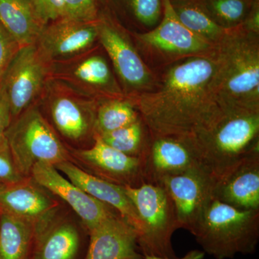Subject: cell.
Wrapping results in <instances>:
<instances>
[{"mask_svg":"<svg viewBox=\"0 0 259 259\" xmlns=\"http://www.w3.org/2000/svg\"><path fill=\"white\" fill-rule=\"evenodd\" d=\"M214 69V51L187 58L158 72L152 91L129 98L150 136L190 139L221 117L225 110L213 92Z\"/></svg>","mask_w":259,"mask_h":259,"instance_id":"1","label":"cell"},{"mask_svg":"<svg viewBox=\"0 0 259 259\" xmlns=\"http://www.w3.org/2000/svg\"><path fill=\"white\" fill-rule=\"evenodd\" d=\"M212 88L223 110H259V35L227 30L214 46Z\"/></svg>","mask_w":259,"mask_h":259,"instance_id":"2","label":"cell"},{"mask_svg":"<svg viewBox=\"0 0 259 259\" xmlns=\"http://www.w3.org/2000/svg\"><path fill=\"white\" fill-rule=\"evenodd\" d=\"M190 140L199 168L216 182L259 152V110L227 109Z\"/></svg>","mask_w":259,"mask_h":259,"instance_id":"3","label":"cell"},{"mask_svg":"<svg viewBox=\"0 0 259 259\" xmlns=\"http://www.w3.org/2000/svg\"><path fill=\"white\" fill-rule=\"evenodd\" d=\"M192 235L215 259L253 254L259 241V210H243L212 196Z\"/></svg>","mask_w":259,"mask_h":259,"instance_id":"4","label":"cell"},{"mask_svg":"<svg viewBox=\"0 0 259 259\" xmlns=\"http://www.w3.org/2000/svg\"><path fill=\"white\" fill-rule=\"evenodd\" d=\"M99 102L49 79L37 105L66 148L81 150L95 142Z\"/></svg>","mask_w":259,"mask_h":259,"instance_id":"5","label":"cell"},{"mask_svg":"<svg viewBox=\"0 0 259 259\" xmlns=\"http://www.w3.org/2000/svg\"><path fill=\"white\" fill-rule=\"evenodd\" d=\"M161 1L163 16L154 28L143 33L130 32L140 55L156 74L187 58L211 54L215 46L186 28L170 0Z\"/></svg>","mask_w":259,"mask_h":259,"instance_id":"6","label":"cell"},{"mask_svg":"<svg viewBox=\"0 0 259 259\" xmlns=\"http://www.w3.org/2000/svg\"><path fill=\"white\" fill-rule=\"evenodd\" d=\"M6 139L15 165L23 177H31L32 168L37 163L56 166L71 161L69 149L37 104L12 122Z\"/></svg>","mask_w":259,"mask_h":259,"instance_id":"7","label":"cell"},{"mask_svg":"<svg viewBox=\"0 0 259 259\" xmlns=\"http://www.w3.org/2000/svg\"><path fill=\"white\" fill-rule=\"evenodd\" d=\"M123 187L139 216L138 236L143 254L177 257L171 238L180 226L173 202L165 187L151 183Z\"/></svg>","mask_w":259,"mask_h":259,"instance_id":"8","label":"cell"},{"mask_svg":"<svg viewBox=\"0 0 259 259\" xmlns=\"http://www.w3.org/2000/svg\"><path fill=\"white\" fill-rule=\"evenodd\" d=\"M112 65L100 44L66 60L51 63L49 79L97 102L125 98Z\"/></svg>","mask_w":259,"mask_h":259,"instance_id":"9","label":"cell"},{"mask_svg":"<svg viewBox=\"0 0 259 259\" xmlns=\"http://www.w3.org/2000/svg\"><path fill=\"white\" fill-rule=\"evenodd\" d=\"M98 42L108 59L126 97L152 91L158 76L145 63L131 33L108 16L99 15Z\"/></svg>","mask_w":259,"mask_h":259,"instance_id":"10","label":"cell"},{"mask_svg":"<svg viewBox=\"0 0 259 259\" xmlns=\"http://www.w3.org/2000/svg\"><path fill=\"white\" fill-rule=\"evenodd\" d=\"M50 63L35 44L20 47L10 61L0 87L9 102L12 122L41 98L49 81Z\"/></svg>","mask_w":259,"mask_h":259,"instance_id":"11","label":"cell"},{"mask_svg":"<svg viewBox=\"0 0 259 259\" xmlns=\"http://www.w3.org/2000/svg\"><path fill=\"white\" fill-rule=\"evenodd\" d=\"M69 151L71 162L97 178L122 187H137L146 183L142 158L117 151L98 135L91 147Z\"/></svg>","mask_w":259,"mask_h":259,"instance_id":"12","label":"cell"},{"mask_svg":"<svg viewBox=\"0 0 259 259\" xmlns=\"http://www.w3.org/2000/svg\"><path fill=\"white\" fill-rule=\"evenodd\" d=\"M88 232L64 206L35 227L32 259H80Z\"/></svg>","mask_w":259,"mask_h":259,"instance_id":"13","label":"cell"},{"mask_svg":"<svg viewBox=\"0 0 259 259\" xmlns=\"http://www.w3.org/2000/svg\"><path fill=\"white\" fill-rule=\"evenodd\" d=\"M31 177L72 209L88 234L105 218L117 212L74 185L53 165L37 163L32 168Z\"/></svg>","mask_w":259,"mask_h":259,"instance_id":"14","label":"cell"},{"mask_svg":"<svg viewBox=\"0 0 259 259\" xmlns=\"http://www.w3.org/2000/svg\"><path fill=\"white\" fill-rule=\"evenodd\" d=\"M160 185L171 197L180 228L193 233L212 197L213 181L200 168L163 179Z\"/></svg>","mask_w":259,"mask_h":259,"instance_id":"15","label":"cell"},{"mask_svg":"<svg viewBox=\"0 0 259 259\" xmlns=\"http://www.w3.org/2000/svg\"><path fill=\"white\" fill-rule=\"evenodd\" d=\"M97 44V20L87 23L61 18L46 25L35 45L51 64L74 57Z\"/></svg>","mask_w":259,"mask_h":259,"instance_id":"16","label":"cell"},{"mask_svg":"<svg viewBox=\"0 0 259 259\" xmlns=\"http://www.w3.org/2000/svg\"><path fill=\"white\" fill-rule=\"evenodd\" d=\"M141 158L146 183L159 184L166 177L199 168L190 139L184 138L151 136Z\"/></svg>","mask_w":259,"mask_h":259,"instance_id":"17","label":"cell"},{"mask_svg":"<svg viewBox=\"0 0 259 259\" xmlns=\"http://www.w3.org/2000/svg\"><path fill=\"white\" fill-rule=\"evenodd\" d=\"M63 207L60 199L32 178L0 185V212L39 224Z\"/></svg>","mask_w":259,"mask_h":259,"instance_id":"18","label":"cell"},{"mask_svg":"<svg viewBox=\"0 0 259 259\" xmlns=\"http://www.w3.org/2000/svg\"><path fill=\"white\" fill-rule=\"evenodd\" d=\"M83 259H145L136 228L117 212L89 232Z\"/></svg>","mask_w":259,"mask_h":259,"instance_id":"19","label":"cell"},{"mask_svg":"<svg viewBox=\"0 0 259 259\" xmlns=\"http://www.w3.org/2000/svg\"><path fill=\"white\" fill-rule=\"evenodd\" d=\"M212 195L236 208L259 210V152L213 182Z\"/></svg>","mask_w":259,"mask_h":259,"instance_id":"20","label":"cell"},{"mask_svg":"<svg viewBox=\"0 0 259 259\" xmlns=\"http://www.w3.org/2000/svg\"><path fill=\"white\" fill-rule=\"evenodd\" d=\"M54 166L68 180L94 198L115 209L139 233V216L123 187L94 177L82 171L71 161L61 162Z\"/></svg>","mask_w":259,"mask_h":259,"instance_id":"21","label":"cell"},{"mask_svg":"<svg viewBox=\"0 0 259 259\" xmlns=\"http://www.w3.org/2000/svg\"><path fill=\"white\" fill-rule=\"evenodd\" d=\"M0 24L20 47L36 44L46 27L32 0H0Z\"/></svg>","mask_w":259,"mask_h":259,"instance_id":"22","label":"cell"},{"mask_svg":"<svg viewBox=\"0 0 259 259\" xmlns=\"http://www.w3.org/2000/svg\"><path fill=\"white\" fill-rule=\"evenodd\" d=\"M36 224L0 214V259H32Z\"/></svg>","mask_w":259,"mask_h":259,"instance_id":"23","label":"cell"},{"mask_svg":"<svg viewBox=\"0 0 259 259\" xmlns=\"http://www.w3.org/2000/svg\"><path fill=\"white\" fill-rule=\"evenodd\" d=\"M177 18L186 28L213 45L226 33V29L214 23L199 0H170Z\"/></svg>","mask_w":259,"mask_h":259,"instance_id":"24","label":"cell"},{"mask_svg":"<svg viewBox=\"0 0 259 259\" xmlns=\"http://www.w3.org/2000/svg\"><path fill=\"white\" fill-rule=\"evenodd\" d=\"M141 118L134 104L127 97L99 102L97 108L96 134L112 132L131 125Z\"/></svg>","mask_w":259,"mask_h":259,"instance_id":"25","label":"cell"},{"mask_svg":"<svg viewBox=\"0 0 259 259\" xmlns=\"http://www.w3.org/2000/svg\"><path fill=\"white\" fill-rule=\"evenodd\" d=\"M128 22L131 33H143L154 28L163 16L161 0H113Z\"/></svg>","mask_w":259,"mask_h":259,"instance_id":"26","label":"cell"},{"mask_svg":"<svg viewBox=\"0 0 259 259\" xmlns=\"http://www.w3.org/2000/svg\"><path fill=\"white\" fill-rule=\"evenodd\" d=\"M99 136L112 148L127 156L137 158L144 156L151 138L141 118L131 125Z\"/></svg>","mask_w":259,"mask_h":259,"instance_id":"27","label":"cell"},{"mask_svg":"<svg viewBox=\"0 0 259 259\" xmlns=\"http://www.w3.org/2000/svg\"><path fill=\"white\" fill-rule=\"evenodd\" d=\"M213 21L230 30L241 27L254 0H199Z\"/></svg>","mask_w":259,"mask_h":259,"instance_id":"28","label":"cell"},{"mask_svg":"<svg viewBox=\"0 0 259 259\" xmlns=\"http://www.w3.org/2000/svg\"><path fill=\"white\" fill-rule=\"evenodd\" d=\"M64 18L87 23L98 20V10L95 0H64Z\"/></svg>","mask_w":259,"mask_h":259,"instance_id":"29","label":"cell"},{"mask_svg":"<svg viewBox=\"0 0 259 259\" xmlns=\"http://www.w3.org/2000/svg\"><path fill=\"white\" fill-rule=\"evenodd\" d=\"M24 178L15 165L8 141H5L0 144V185L16 183Z\"/></svg>","mask_w":259,"mask_h":259,"instance_id":"30","label":"cell"},{"mask_svg":"<svg viewBox=\"0 0 259 259\" xmlns=\"http://www.w3.org/2000/svg\"><path fill=\"white\" fill-rule=\"evenodd\" d=\"M40 21L45 25L64 17V0H32Z\"/></svg>","mask_w":259,"mask_h":259,"instance_id":"31","label":"cell"},{"mask_svg":"<svg viewBox=\"0 0 259 259\" xmlns=\"http://www.w3.org/2000/svg\"><path fill=\"white\" fill-rule=\"evenodd\" d=\"M20 47L0 24V83L10 61Z\"/></svg>","mask_w":259,"mask_h":259,"instance_id":"32","label":"cell"},{"mask_svg":"<svg viewBox=\"0 0 259 259\" xmlns=\"http://www.w3.org/2000/svg\"><path fill=\"white\" fill-rule=\"evenodd\" d=\"M12 123L9 102L4 90L0 87V144L7 141L6 133Z\"/></svg>","mask_w":259,"mask_h":259,"instance_id":"33","label":"cell"},{"mask_svg":"<svg viewBox=\"0 0 259 259\" xmlns=\"http://www.w3.org/2000/svg\"><path fill=\"white\" fill-rule=\"evenodd\" d=\"M241 27L247 31L259 35V0L253 2L251 9Z\"/></svg>","mask_w":259,"mask_h":259,"instance_id":"34","label":"cell"},{"mask_svg":"<svg viewBox=\"0 0 259 259\" xmlns=\"http://www.w3.org/2000/svg\"><path fill=\"white\" fill-rule=\"evenodd\" d=\"M205 256V253L203 250H192L186 253L184 256L178 258H166V257L157 256L154 255H144L145 259H203Z\"/></svg>","mask_w":259,"mask_h":259,"instance_id":"35","label":"cell"},{"mask_svg":"<svg viewBox=\"0 0 259 259\" xmlns=\"http://www.w3.org/2000/svg\"><path fill=\"white\" fill-rule=\"evenodd\" d=\"M0 214H1V212H0Z\"/></svg>","mask_w":259,"mask_h":259,"instance_id":"36","label":"cell"}]
</instances>
